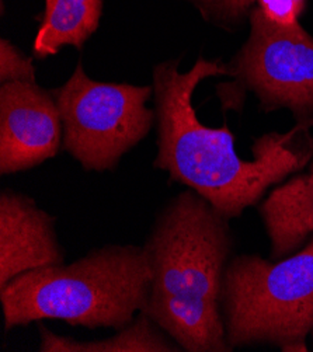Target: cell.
Here are the masks:
<instances>
[{"instance_id":"12","label":"cell","mask_w":313,"mask_h":352,"mask_svg":"<svg viewBox=\"0 0 313 352\" xmlns=\"http://www.w3.org/2000/svg\"><path fill=\"white\" fill-rule=\"evenodd\" d=\"M0 82H36V69L31 58L25 56L10 41H0Z\"/></svg>"},{"instance_id":"1","label":"cell","mask_w":313,"mask_h":352,"mask_svg":"<svg viewBox=\"0 0 313 352\" xmlns=\"http://www.w3.org/2000/svg\"><path fill=\"white\" fill-rule=\"evenodd\" d=\"M179 59L153 69L158 121V155L153 166L169 180L180 183L210 201L226 218H237L259 202L274 184L302 170L312 157L310 124H299L287 133H267L256 140L253 160L235 151V138L226 128L204 125L193 107V94L206 78L230 75L219 60L198 58L188 72L179 70Z\"/></svg>"},{"instance_id":"11","label":"cell","mask_w":313,"mask_h":352,"mask_svg":"<svg viewBox=\"0 0 313 352\" xmlns=\"http://www.w3.org/2000/svg\"><path fill=\"white\" fill-rule=\"evenodd\" d=\"M101 0H47V12L34 41L39 58L56 54L62 47L82 48L97 30Z\"/></svg>"},{"instance_id":"10","label":"cell","mask_w":313,"mask_h":352,"mask_svg":"<svg viewBox=\"0 0 313 352\" xmlns=\"http://www.w3.org/2000/svg\"><path fill=\"white\" fill-rule=\"evenodd\" d=\"M41 352H179L180 345L173 341L145 313H139L127 327L106 340L78 341L62 337L39 322Z\"/></svg>"},{"instance_id":"3","label":"cell","mask_w":313,"mask_h":352,"mask_svg":"<svg viewBox=\"0 0 313 352\" xmlns=\"http://www.w3.org/2000/svg\"><path fill=\"white\" fill-rule=\"evenodd\" d=\"M151 268L142 245L109 244L71 263L19 275L0 289L6 330L62 320L121 330L144 311Z\"/></svg>"},{"instance_id":"14","label":"cell","mask_w":313,"mask_h":352,"mask_svg":"<svg viewBox=\"0 0 313 352\" xmlns=\"http://www.w3.org/2000/svg\"><path fill=\"white\" fill-rule=\"evenodd\" d=\"M264 17L275 25L292 27L299 24L305 0H256Z\"/></svg>"},{"instance_id":"2","label":"cell","mask_w":313,"mask_h":352,"mask_svg":"<svg viewBox=\"0 0 313 352\" xmlns=\"http://www.w3.org/2000/svg\"><path fill=\"white\" fill-rule=\"evenodd\" d=\"M232 243L229 218L190 188L155 219L144 244L152 280L142 313L183 351H232L221 311Z\"/></svg>"},{"instance_id":"4","label":"cell","mask_w":313,"mask_h":352,"mask_svg":"<svg viewBox=\"0 0 313 352\" xmlns=\"http://www.w3.org/2000/svg\"><path fill=\"white\" fill-rule=\"evenodd\" d=\"M221 311L232 349L271 344L305 352L313 330V239L278 263L260 256L232 258L224 275Z\"/></svg>"},{"instance_id":"8","label":"cell","mask_w":313,"mask_h":352,"mask_svg":"<svg viewBox=\"0 0 313 352\" xmlns=\"http://www.w3.org/2000/svg\"><path fill=\"white\" fill-rule=\"evenodd\" d=\"M63 263L55 218L28 195L0 192V289L21 274Z\"/></svg>"},{"instance_id":"13","label":"cell","mask_w":313,"mask_h":352,"mask_svg":"<svg viewBox=\"0 0 313 352\" xmlns=\"http://www.w3.org/2000/svg\"><path fill=\"white\" fill-rule=\"evenodd\" d=\"M208 20L233 23L245 16L256 0H193Z\"/></svg>"},{"instance_id":"5","label":"cell","mask_w":313,"mask_h":352,"mask_svg":"<svg viewBox=\"0 0 313 352\" xmlns=\"http://www.w3.org/2000/svg\"><path fill=\"white\" fill-rule=\"evenodd\" d=\"M151 86L90 79L82 63L52 94L63 125L62 148L86 171L114 170L149 133L156 113L147 107Z\"/></svg>"},{"instance_id":"9","label":"cell","mask_w":313,"mask_h":352,"mask_svg":"<svg viewBox=\"0 0 313 352\" xmlns=\"http://www.w3.org/2000/svg\"><path fill=\"white\" fill-rule=\"evenodd\" d=\"M272 258L295 252L313 233V162L309 171L270 192L260 206Z\"/></svg>"},{"instance_id":"7","label":"cell","mask_w":313,"mask_h":352,"mask_svg":"<svg viewBox=\"0 0 313 352\" xmlns=\"http://www.w3.org/2000/svg\"><path fill=\"white\" fill-rule=\"evenodd\" d=\"M63 125L52 93L36 82H9L0 87V173L40 166L58 155Z\"/></svg>"},{"instance_id":"15","label":"cell","mask_w":313,"mask_h":352,"mask_svg":"<svg viewBox=\"0 0 313 352\" xmlns=\"http://www.w3.org/2000/svg\"><path fill=\"white\" fill-rule=\"evenodd\" d=\"M312 337H313V330H312Z\"/></svg>"},{"instance_id":"6","label":"cell","mask_w":313,"mask_h":352,"mask_svg":"<svg viewBox=\"0 0 313 352\" xmlns=\"http://www.w3.org/2000/svg\"><path fill=\"white\" fill-rule=\"evenodd\" d=\"M248 43L228 66L264 111L288 109L299 124L313 122V37L301 27H280L260 9L250 14Z\"/></svg>"}]
</instances>
